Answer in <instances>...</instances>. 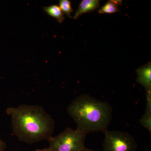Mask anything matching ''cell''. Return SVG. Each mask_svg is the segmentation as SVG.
<instances>
[{
    "label": "cell",
    "mask_w": 151,
    "mask_h": 151,
    "mask_svg": "<svg viewBox=\"0 0 151 151\" xmlns=\"http://www.w3.org/2000/svg\"><path fill=\"white\" fill-rule=\"evenodd\" d=\"M6 111L19 140L32 145L52 137L54 120L42 106L24 104L9 107Z\"/></svg>",
    "instance_id": "6da1fadb"
},
{
    "label": "cell",
    "mask_w": 151,
    "mask_h": 151,
    "mask_svg": "<svg viewBox=\"0 0 151 151\" xmlns=\"http://www.w3.org/2000/svg\"><path fill=\"white\" fill-rule=\"evenodd\" d=\"M67 112L77 129L88 134L107 129L112 120L113 109L108 102L83 94L72 101Z\"/></svg>",
    "instance_id": "7a4b0ae2"
},
{
    "label": "cell",
    "mask_w": 151,
    "mask_h": 151,
    "mask_svg": "<svg viewBox=\"0 0 151 151\" xmlns=\"http://www.w3.org/2000/svg\"><path fill=\"white\" fill-rule=\"evenodd\" d=\"M87 133L78 129L67 128L56 137L48 140L51 151H81L85 147Z\"/></svg>",
    "instance_id": "3957f363"
},
{
    "label": "cell",
    "mask_w": 151,
    "mask_h": 151,
    "mask_svg": "<svg viewBox=\"0 0 151 151\" xmlns=\"http://www.w3.org/2000/svg\"><path fill=\"white\" fill-rule=\"evenodd\" d=\"M103 151H136L137 144L132 135L119 131H103Z\"/></svg>",
    "instance_id": "277c9868"
},
{
    "label": "cell",
    "mask_w": 151,
    "mask_h": 151,
    "mask_svg": "<svg viewBox=\"0 0 151 151\" xmlns=\"http://www.w3.org/2000/svg\"><path fill=\"white\" fill-rule=\"evenodd\" d=\"M137 77L136 81L144 86L146 93L151 92V63L147 64L138 68L136 71Z\"/></svg>",
    "instance_id": "5b68a950"
},
{
    "label": "cell",
    "mask_w": 151,
    "mask_h": 151,
    "mask_svg": "<svg viewBox=\"0 0 151 151\" xmlns=\"http://www.w3.org/2000/svg\"><path fill=\"white\" fill-rule=\"evenodd\" d=\"M100 3V1L99 0H83L78 5L73 16V19H76L83 14L95 11L99 7Z\"/></svg>",
    "instance_id": "8992f818"
},
{
    "label": "cell",
    "mask_w": 151,
    "mask_h": 151,
    "mask_svg": "<svg viewBox=\"0 0 151 151\" xmlns=\"http://www.w3.org/2000/svg\"><path fill=\"white\" fill-rule=\"evenodd\" d=\"M43 9L49 16L56 19L59 23H62L65 20L64 14L57 5H52L44 7Z\"/></svg>",
    "instance_id": "52a82bcc"
},
{
    "label": "cell",
    "mask_w": 151,
    "mask_h": 151,
    "mask_svg": "<svg viewBox=\"0 0 151 151\" xmlns=\"http://www.w3.org/2000/svg\"><path fill=\"white\" fill-rule=\"evenodd\" d=\"M122 1L120 0L109 1L99 9L98 13L100 14H111L120 12L119 7L122 4Z\"/></svg>",
    "instance_id": "ba28073f"
},
{
    "label": "cell",
    "mask_w": 151,
    "mask_h": 151,
    "mask_svg": "<svg viewBox=\"0 0 151 151\" xmlns=\"http://www.w3.org/2000/svg\"><path fill=\"white\" fill-rule=\"evenodd\" d=\"M59 7L63 14H65L68 17L71 18V14L73 12L71 5V2L69 0H60L59 1Z\"/></svg>",
    "instance_id": "9c48e42d"
},
{
    "label": "cell",
    "mask_w": 151,
    "mask_h": 151,
    "mask_svg": "<svg viewBox=\"0 0 151 151\" xmlns=\"http://www.w3.org/2000/svg\"><path fill=\"white\" fill-rule=\"evenodd\" d=\"M142 126L148 130L151 133V111H145V114L139 121Z\"/></svg>",
    "instance_id": "30bf717a"
},
{
    "label": "cell",
    "mask_w": 151,
    "mask_h": 151,
    "mask_svg": "<svg viewBox=\"0 0 151 151\" xmlns=\"http://www.w3.org/2000/svg\"><path fill=\"white\" fill-rule=\"evenodd\" d=\"M6 145L5 142L0 139V151H5Z\"/></svg>",
    "instance_id": "8fae6325"
},
{
    "label": "cell",
    "mask_w": 151,
    "mask_h": 151,
    "mask_svg": "<svg viewBox=\"0 0 151 151\" xmlns=\"http://www.w3.org/2000/svg\"><path fill=\"white\" fill-rule=\"evenodd\" d=\"M81 151H99L98 150H91V149L88 148L86 147H84V149Z\"/></svg>",
    "instance_id": "7c38bea8"
},
{
    "label": "cell",
    "mask_w": 151,
    "mask_h": 151,
    "mask_svg": "<svg viewBox=\"0 0 151 151\" xmlns=\"http://www.w3.org/2000/svg\"><path fill=\"white\" fill-rule=\"evenodd\" d=\"M35 151H51L50 150V149L48 148H45L43 149H38Z\"/></svg>",
    "instance_id": "4fadbf2b"
}]
</instances>
